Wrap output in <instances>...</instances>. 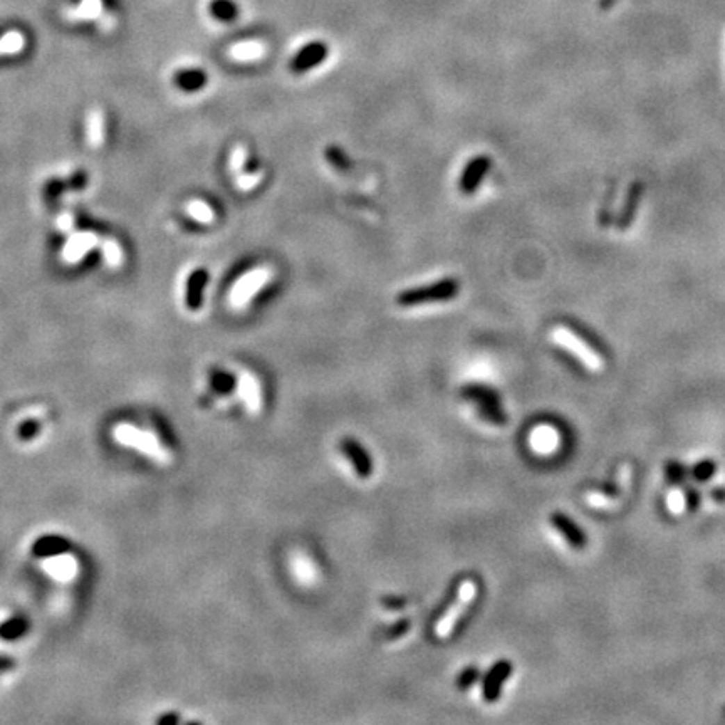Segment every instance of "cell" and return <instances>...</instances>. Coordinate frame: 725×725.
Returning <instances> with one entry per match:
<instances>
[{
	"label": "cell",
	"mask_w": 725,
	"mask_h": 725,
	"mask_svg": "<svg viewBox=\"0 0 725 725\" xmlns=\"http://www.w3.org/2000/svg\"><path fill=\"white\" fill-rule=\"evenodd\" d=\"M477 594V585L473 581H471V579H467V581H464L460 585L459 588V594H457L455 601L452 603V606L448 608L447 613L443 614V617L440 618V621L437 623V628H435V633L437 637L439 638H447L448 635L452 633L453 626L459 623V619L462 618V614L465 613V610H467L469 606L472 605L473 598H475Z\"/></svg>",
	"instance_id": "cell-2"
},
{
	"label": "cell",
	"mask_w": 725,
	"mask_h": 725,
	"mask_svg": "<svg viewBox=\"0 0 725 725\" xmlns=\"http://www.w3.org/2000/svg\"><path fill=\"white\" fill-rule=\"evenodd\" d=\"M210 383H212L213 390L220 395H230L236 388L237 380L225 371H213L210 376Z\"/></svg>",
	"instance_id": "cell-20"
},
{
	"label": "cell",
	"mask_w": 725,
	"mask_h": 725,
	"mask_svg": "<svg viewBox=\"0 0 725 725\" xmlns=\"http://www.w3.org/2000/svg\"><path fill=\"white\" fill-rule=\"evenodd\" d=\"M341 450L353 465V471L359 479H370L373 475V462L366 448L355 439H343Z\"/></svg>",
	"instance_id": "cell-10"
},
{
	"label": "cell",
	"mask_w": 725,
	"mask_h": 725,
	"mask_svg": "<svg viewBox=\"0 0 725 725\" xmlns=\"http://www.w3.org/2000/svg\"><path fill=\"white\" fill-rule=\"evenodd\" d=\"M670 507L675 512H680L682 509H685V500H683V492L674 494V497H670Z\"/></svg>",
	"instance_id": "cell-33"
},
{
	"label": "cell",
	"mask_w": 725,
	"mask_h": 725,
	"mask_svg": "<svg viewBox=\"0 0 725 725\" xmlns=\"http://www.w3.org/2000/svg\"><path fill=\"white\" fill-rule=\"evenodd\" d=\"M101 12H103V2H101V0H83L79 7L66 10V19H69V20L99 19Z\"/></svg>",
	"instance_id": "cell-15"
},
{
	"label": "cell",
	"mask_w": 725,
	"mask_h": 725,
	"mask_svg": "<svg viewBox=\"0 0 725 725\" xmlns=\"http://www.w3.org/2000/svg\"><path fill=\"white\" fill-rule=\"evenodd\" d=\"M554 339L561 344V346L568 348V350L574 356H578L586 366L591 370H599L601 368V358H599L596 351L589 346L585 339H581L576 333L568 329V327H556L554 329Z\"/></svg>",
	"instance_id": "cell-3"
},
{
	"label": "cell",
	"mask_w": 725,
	"mask_h": 725,
	"mask_svg": "<svg viewBox=\"0 0 725 725\" xmlns=\"http://www.w3.org/2000/svg\"><path fill=\"white\" fill-rule=\"evenodd\" d=\"M715 472H717V464L710 459L697 462L690 471L692 477H694V480H697V482H708L712 477L715 475Z\"/></svg>",
	"instance_id": "cell-22"
},
{
	"label": "cell",
	"mask_w": 725,
	"mask_h": 725,
	"mask_svg": "<svg viewBox=\"0 0 725 725\" xmlns=\"http://www.w3.org/2000/svg\"><path fill=\"white\" fill-rule=\"evenodd\" d=\"M26 46V39L24 35L17 31L7 32L6 35L0 38V56H10V54H19L20 51Z\"/></svg>",
	"instance_id": "cell-19"
},
{
	"label": "cell",
	"mask_w": 725,
	"mask_h": 725,
	"mask_svg": "<svg viewBox=\"0 0 725 725\" xmlns=\"http://www.w3.org/2000/svg\"><path fill=\"white\" fill-rule=\"evenodd\" d=\"M410 630V621L408 619H405V621H400L396 623L395 626L391 628V630H388V640H398L402 638L407 631Z\"/></svg>",
	"instance_id": "cell-30"
},
{
	"label": "cell",
	"mask_w": 725,
	"mask_h": 725,
	"mask_svg": "<svg viewBox=\"0 0 725 725\" xmlns=\"http://www.w3.org/2000/svg\"><path fill=\"white\" fill-rule=\"evenodd\" d=\"M245 163H247V153L244 147H237L232 153V168L237 175L245 173Z\"/></svg>",
	"instance_id": "cell-27"
},
{
	"label": "cell",
	"mask_w": 725,
	"mask_h": 725,
	"mask_svg": "<svg viewBox=\"0 0 725 725\" xmlns=\"http://www.w3.org/2000/svg\"><path fill=\"white\" fill-rule=\"evenodd\" d=\"M104 140V115L99 108H92L88 115V143L91 148H99Z\"/></svg>",
	"instance_id": "cell-13"
},
{
	"label": "cell",
	"mask_w": 725,
	"mask_h": 725,
	"mask_svg": "<svg viewBox=\"0 0 725 725\" xmlns=\"http://www.w3.org/2000/svg\"><path fill=\"white\" fill-rule=\"evenodd\" d=\"M477 676H479V670H477L475 667L465 668V670L460 674L459 678H457V685H459V688H462V690H467V688L472 687V683L475 682Z\"/></svg>",
	"instance_id": "cell-26"
},
{
	"label": "cell",
	"mask_w": 725,
	"mask_h": 725,
	"mask_svg": "<svg viewBox=\"0 0 725 725\" xmlns=\"http://www.w3.org/2000/svg\"><path fill=\"white\" fill-rule=\"evenodd\" d=\"M530 443H532V447L536 448V450L549 452L556 447L557 437H556V433H554L553 428L539 427L532 432V435H530Z\"/></svg>",
	"instance_id": "cell-16"
},
{
	"label": "cell",
	"mask_w": 725,
	"mask_h": 725,
	"mask_svg": "<svg viewBox=\"0 0 725 725\" xmlns=\"http://www.w3.org/2000/svg\"><path fill=\"white\" fill-rule=\"evenodd\" d=\"M99 241L101 238L98 237V234L89 232V230L71 234L63 250H60V261L69 266L78 264L95 247L99 245Z\"/></svg>",
	"instance_id": "cell-4"
},
{
	"label": "cell",
	"mask_w": 725,
	"mask_h": 725,
	"mask_svg": "<svg viewBox=\"0 0 725 725\" xmlns=\"http://www.w3.org/2000/svg\"><path fill=\"white\" fill-rule=\"evenodd\" d=\"M205 74L200 71H186L180 76V84L185 89H198L205 84Z\"/></svg>",
	"instance_id": "cell-23"
},
{
	"label": "cell",
	"mask_w": 725,
	"mask_h": 725,
	"mask_svg": "<svg viewBox=\"0 0 725 725\" xmlns=\"http://www.w3.org/2000/svg\"><path fill=\"white\" fill-rule=\"evenodd\" d=\"M640 193H642V190H640V188H635L633 192H631V198H630V200H628L626 209L623 210L621 227L628 225V222H630V218H633V212H635V206L638 205V197H640Z\"/></svg>",
	"instance_id": "cell-28"
},
{
	"label": "cell",
	"mask_w": 725,
	"mask_h": 725,
	"mask_svg": "<svg viewBox=\"0 0 725 725\" xmlns=\"http://www.w3.org/2000/svg\"><path fill=\"white\" fill-rule=\"evenodd\" d=\"M512 663L509 660H499L497 663H494L492 668L485 675L484 683H482V697H484V702L494 703L499 700L502 687L507 682L509 676L512 675Z\"/></svg>",
	"instance_id": "cell-7"
},
{
	"label": "cell",
	"mask_w": 725,
	"mask_h": 725,
	"mask_svg": "<svg viewBox=\"0 0 725 725\" xmlns=\"http://www.w3.org/2000/svg\"><path fill=\"white\" fill-rule=\"evenodd\" d=\"M549 522H551V526H553V528L556 529L562 537H564L566 542H568L571 548L583 549L586 544H588V537H586L585 530L579 528L576 522L571 519L569 516H566L564 512H559V510L553 512L549 516Z\"/></svg>",
	"instance_id": "cell-9"
},
{
	"label": "cell",
	"mask_w": 725,
	"mask_h": 725,
	"mask_svg": "<svg viewBox=\"0 0 725 725\" xmlns=\"http://www.w3.org/2000/svg\"><path fill=\"white\" fill-rule=\"evenodd\" d=\"M209 281V275L205 270H195L188 279V284H186V306L190 309H198L204 302V291Z\"/></svg>",
	"instance_id": "cell-12"
},
{
	"label": "cell",
	"mask_w": 725,
	"mask_h": 725,
	"mask_svg": "<svg viewBox=\"0 0 725 725\" xmlns=\"http://www.w3.org/2000/svg\"><path fill=\"white\" fill-rule=\"evenodd\" d=\"M683 492V500H685V509L690 512H695L700 507V502H702V494L694 487H687L682 490Z\"/></svg>",
	"instance_id": "cell-24"
},
{
	"label": "cell",
	"mask_w": 725,
	"mask_h": 725,
	"mask_svg": "<svg viewBox=\"0 0 725 725\" xmlns=\"http://www.w3.org/2000/svg\"><path fill=\"white\" fill-rule=\"evenodd\" d=\"M460 291V284L457 279L453 277H445L440 281L433 282L428 286H420V287H412V289L402 291L396 295V302L402 307H413V306H423V304H433V302H447L457 298Z\"/></svg>",
	"instance_id": "cell-1"
},
{
	"label": "cell",
	"mask_w": 725,
	"mask_h": 725,
	"mask_svg": "<svg viewBox=\"0 0 725 725\" xmlns=\"http://www.w3.org/2000/svg\"><path fill=\"white\" fill-rule=\"evenodd\" d=\"M99 247H101V254H103V259H104V262H106V266L111 267V269H120V267L123 266L124 254L116 238H113V237L103 238V241H99Z\"/></svg>",
	"instance_id": "cell-14"
},
{
	"label": "cell",
	"mask_w": 725,
	"mask_h": 725,
	"mask_svg": "<svg viewBox=\"0 0 725 725\" xmlns=\"http://www.w3.org/2000/svg\"><path fill=\"white\" fill-rule=\"evenodd\" d=\"M56 224H58V229L63 234H71L72 229H74V217H72V213L63 212L58 217V222H56Z\"/></svg>",
	"instance_id": "cell-29"
},
{
	"label": "cell",
	"mask_w": 725,
	"mask_h": 725,
	"mask_svg": "<svg viewBox=\"0 0 725 725\" xmlns=\"http://www.w3.org/2000/svg\"><path fill=\"white\" fill-rule=\"evenodd\" d=\"M329 54V47L323 40H314V42L306 44L298 51V54L291 59L289 69L293 74H304L311 71L319 64H323Z\"/></svg>",
	"instance_id": "cell-5"
},
{
	"label": "cell",
	"mask_w": 725,
	"mask_h": 725,
	"mask_svg": "<svg viewBox=\"0 0 725 725\" xmlns=\"http://www.w3.org/2000/svg\"><path fill=\"white\" fill-rule=\"evenodd\" d=\"M185 210L193 220L200 222V224H212L213 218H215V213L210 209V205H206L204 200H198V198L190 200L188 204H186Z\"/></svg>",
	"instance_id": "cell-18"
},
{
	"label": "cell",
	"mask_w": 725,
	"mask_h": 725,
	"mask_svg": "<svg viewBox=\"0 0 725 725\" xmlns=\"http://www.w3.org/2000/svg\"><path fill=\"white\" fill-rule=\"evenodd\" d=\"M710 499L717 502V504H724L725 502V487H714L710 490Z\"/></svg>",
	"instance_id": "cell-34"
},
{
	"label": "cell",
	"mask_w": 725,
	"mask_h": 725,
	"mask_svg": "<svg viewBox=\"0 0 725 725\" xmlns=\"http://www.w3.org/2000/svg\"><path fill=\"white\" fill-rule=\"evenodd\" d=\"M238 388H241V395L242 398H244L247 408L254 413L261 412L262 391L257 378H255L254 375H250V373H244V375L241 376V380H238Z\"/></svg>",
	"instance_id": "cell-11"
},
{
	"label": "cell",
	"mask_w": 725,
	"mask_h": 725,
	"mask_svg": "<svg viewBox=\"0 0 725 725\" xmlns=\"http://www.w3.org/2000/svg\"><path fill=\"white\" fill-rule=\"evenodd\" d=\"M234 56L236 58H252V56H259V49L255 46H237L234 49Z\"/></svg>",
	"instance_id": "cell-32"
},
{
	"label": "cell",
	"mask_w": 725,
	"mask_h": 725,
	"mask_svg": "<svg viewBox=\"0 0 725 725\" xmlns=\"http://www.w3.org/2000/svg\"><path fill=\"white\" fill-rule=\"evenodd\" d=\"M665 479L670 485L678 487L687 479V469L678 460H670L665 465Z\"/></svg>",
	"instance_id": "cell-21"
},
{
	"label": "cell",
	"mask_w": 725,
	"mask_h": 725,
	"mask_svg": "<svg viewBox=\"0 0 725 725\" xmlns=\"http://www.w3.org/2000/svg\"><path fill=\"white\" fill-rule=\"evenodd\" d=\"M382 605L386 608V610H403L405 606H407V599L403 598H395V596H386L382 599Z\"/></svg>",
	"instance_id": "cell-31"
},
{
	"label": "cell",
	"mask_w": 725,
	"mask_h": 725,
	"mask_svg": "<svg viewBox=\"0 0 725 725\" xmlns=\"http://www.w3.org/2000/svg\"><path fill=\"white\" fill-rule=\"evenodd\" d=\"M210 14L222 22H232L237 19L238 7L234 0H212L210 2Z\"/></svg>",
	"instance_id": "cell-17"
},
{
	"label": "cell",
	"mask_w": 725,
	"mask_h": 725,
	"mask_svg": "<svg viewBox=\"0 0 725 725\" xmlns=\"http://www.w3.org/2000/svg\"><path fill=\"white\" fill-rule=\"evenodd\" d=\"M269 277H270V272L262 267V269L252 270V272L245 274L244 277L238 279L237 284L234 286L232 293H230V302H232V306H236V307L245 306V304L250 301V298H252V295L266 284L267 279Z\"/></svg>",
	"instance_id": "cell-6"
},
{
	"label": "cell",
	"mask_w": 725,
	"mask_h": 725,
	"mask_svg": "<svg viewBox=\"0 0 725 725\" xmlns=\"http://www.w3.org/2000/svg\"><path fill=\"white\" fill-rule=\"evenodd\" d=\"M490 165H492V160H490L487 155H479L472 158L467 163V167L464 168V172H462L459 181L460 192L465 193V195L475 193L482 181H484V178L487 177Z\"/></svg>",
	"instance_id": "cell-8"
},
{
	"label": "cell",
	"mask_w": 725,
	"mask_h": 725,
	"mask_svg": "<svg viewBox=\"0 0 725 725\" xmlns=\"http://www.w3.org/2000/svg\"><path fill=\"white\" fill-rule=\"evenodd\" d=\"M326 156L336 168L346 170L348 167H350V161H348V158L344 156V153L338 147H329V149L326 152Z\"/></svg>",
	"instance_id": "cell-25"
}]
</instances>
